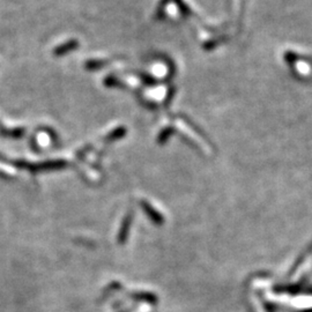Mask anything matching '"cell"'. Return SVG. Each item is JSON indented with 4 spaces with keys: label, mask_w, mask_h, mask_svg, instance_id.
I'll return each instance as SVG.
<instances>
[]
</instances>
